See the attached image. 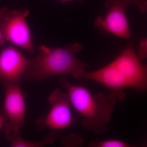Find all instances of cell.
I'll return each mask as SVG.
<instances>
[{
    "instance_id": "obj_1",
    "label": "cell",
    "mask_w": 147,
    "mask_h": 147,
    "mask_svg": "<svg viewBox=\"0 0 147 147\" xmlns=\"http://www.w3.org/2000/svg\"><path fill=\"white\" fill-rule=\"evenodd\" d=\"M59 82L66 90L71 105L83 118V127L94 133L107 131L114 106L125 97L122 90L113 91L108 96L93 95L86 88L71 84L65 78Z\"/></svg>"
},
{
    "instance_id": "obj_2",
    "label": "cell",
    "mask_w": 147,
    "mask_h": 147,
    "mask_svg": "<svg viewBox=\"0 0 147 147\" xmlns=\"http://www.w3.org/2000/svg\"><path fill=\"white\" fill-rule=\"evenodd\" d=\"M83 45L80 43H70L63 47H38L36 57L30 59L24 79L30 82H40L57 75H72L74 78L86 70V65L76 57Z\"/></svg>"
},
{
    "instance_id": "obj_3",
    "label": "cell",
    "mask_w": 147,
    "mask_h": 147,
    "mask_svg": "<svg viewBox=\"0 0 147 147\" xmlns=\"http://www.w3.org/2000/svg\"><path fill=\"white\" fill-rule=\"evenodd\" d=\"M29 11L26 7L10 10L4 7L0 9V31L6 41L34 54L30 28L26 18Z\"/></svg>"
},
{
    "instance_id": "obj_4",
    "label": "cell",
    "mask_w": 147,
    "mask_h": 147,
    "mask_svg": "<svg viewBox=\"0 0 147 147\" xmlns=\"http://www.w3.org/2000/svg\"><path fill=\"white\" fill-rule=\"evenodd\" d=\"M112 63L120 71L129 88L147 92V63L143 64L130 41Z\"/></svg>"
},
{
    "instance_id": "obj_5",
    "label": "cell",
    "mask_w": 147,
    "mask_h": 147,
    "mask_svg": "<svg viewBox=\"0 0 147 147\" xmlns=\"http://www.w3.org/2000/svg\"><path fill=\"white\" fill-rule=\"evenodd\" d=\"M48 101L50 105V111L46 115L41 116L36 121L38 128L60 130L71 126L75 123L71 113V102L67 93L57 89L50 95Z\"/></svg>"
},
{
    "instance_id": "obj_6",
    "label": "cell",
    "mask_w": 147,
    "mask_h": 147,
    "mask_svg": "<svg viewBox=\"0 0 147 147\" xmlns=\"http://www.w3.org/2000/svg\"><path fill=\"white\" fill-rule=\"evenodd\" d=\"M105 6L107 14L96 18L95 26L121 38L130 39L131 32L125 14L128 9L122 0H107Z\"/></svg>"
},
{
    "instance_id": "obj_7",
    "label": "cell",
    "mask_w": 147,
    "mask_h": 147,
    "mask_svg": "<svg viewBox=\"0 0 147 147\" xmlns=\"http://www.w3.org/2000/svg\"><path fill=\"white\" fill-rule=\"evenodd\" d=\"M5 90L3 106L6 124L21 129L26 123V104L20 84L2 83Z\"/></svg>"
},
{
    "instance_id": "obj_8",
    "label": "cell",
    "mask_w": 147,
    "mask_h": 147,
    "mask_svg": "<svg viewBox=\"0 0 147 147\" xmlns=\"http://www.w3.org/2000/svg\"><path fill=\"white\" fill-rule=\"evenodd\" d=\"M30 60L16 47L9 46L4 48L0 53V81L2 83L20 84Z\"/></svg>"
},
{
    "instance_id": "obj_9",
    "label": "cell",
    "mask_w": 147,
    "mask_h": 147,
    "mask_svg": "<svg viewBox=\"0 0 147 147\" xmlns=\"http://www.w3.org/2000/svg\"><path fill=\"white\" fill-rule=\"evenodd\" d=\"M75 79L94 81L113 91L129 88L125 78L112 63L95 71H86L85 70L79 74Z\"/></svg>"
},
{
    "instance_id": "obj_10",
    "label": "cell",
    "mask_w": 147,
    "mask_h": 147,
    "mask_svg": "<svg viewBox=\"0 0 147 147\" xmlns=\"http://www.w3.org/2000/svg\"><path fill=\"white\" fill-rule=\"evenodd\" d=\"M20 129L12 127L5 124L4 125L6 139L12 147H42L53 145L59 137L60 130L50 129L45 139L38 142H30L22 138Z\"/></svg>"
},
{
    "instance_id": "obj_11",
    "label": "cell",
    "mask_w": 147,
    "mask_h": 147,
    "mask_svg": "<svg viewBox=\"0 0 147 147\" xmlns=\"http://www.w3.org/2000/svg\"><path fill=\"white\" fill-rule=\"evenodd\" d=\"M90 146L97 147H128L131 146L126 142L119 140H108L91 143Z\"/></svg>"
},
{
    "instance_id": "obj_12",
    "label": "cell",
    "mask_w": 147,
    "mask_h": 147,
    "mask_svg": "<svg viewBox=\"0 0 147 147\" xmlns=\"http://www.w3.org/2000/svg\"><path fill=\"white\" fill-rule=\"evenodd\" d=\"M123 1L128 9V6L133 5L138 7L142 13L147 12V0H122Z\"/></svg>"
},
{
    "instance_id": "obj_13",
    "label": "cell",
    "mask_w": 147,
    "mask_h": 147,
    "mask_svg": "<svg viewBox=\"0 0 147 147\" xmlns=\"http://www.w3.org/2000/svg\"><path fill=\"white\" fill-rule=\"evenodd\" d=\"M138 55L142 61L147 59V37L140 40L138 47Z\"/></svg>"
},
{
    "instance_id": "obj_14",
    "label": "cell",
    "mask_w": 147,
    "mask_h": 147,
    "mask_svg": "<svg viewBox=\"0 0 147 147\" xmlns=\"http://www.w3.org/2000/svg\"><path fill=\"white\" fill-rule=\"evenodd\" d=\"M7 119L3 114H0V130L5 125Z\"/></svg>"
},
{
    "instance_id": "obj_15",
    "label": "cell",
    "mask_w": 147,
    "mask_h": 147,
    "mask_svg": "<svg viewBox=\"0 0 147 147\" xmlns=\"http://www.w3.org/2000/svg\"><path fill=\"white\" fill-rule=\"evenodd\" d=\"M5 41V38L3 35L0 31V45H3Z\"/></svg>"
},
{
    "instance_id": "obj_16",
    "label": "cell",
    "mask_w": 147,
    "mask_h": 147,
    "mask_svg": "<svg viewBox=\"0 0 147 147\" xmlns=\"http://www.w3.org/2000/svg\"><path fill=\"white\" fill-rule=\"evenodd\" d=\"M62 2H69V1H82L83 0H60Z\"/></svg>"
},
{
    "instance_id": "obj_17",
    "label": "cell",
    "mask_w": 147,
    "mask_h": 147,
    "mask_svg": "<svg viewBox=\"0 0 147 147\" xmlns=\"http://www.w3.org/2000/svg\"></svg>"
}]
</instances>
